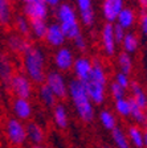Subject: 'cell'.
<instances>
[{
    "mask_svg": "<svg viewBox=\"0 0 147 148\" xmlns=\"http://www.w3.org/2000/svg\"><path fill=\"white\" fill-rule=\"evenodd\" d=\"M137 20H138V16L135 13V11L131 8V7H123V9L118 13L117 16V20L114 24L119 25L121 28H123L126 32L131 31L133 28L137 24Z\"/></svg>",
    "mask_w": 147,
    "mask_h": 148,
    "instance_id": "obj_17",
    "label": "cell"
},
{
    "mask_svg": "<svg viewBox=\"0 0 147 148\" xmlns=\"http://www.w3.org/2000/svg\"><path fill=\"white\" fill-rule=\"evenodd\" d=\"M37 95H39V99L43 103L45 107L52 108L53 106L57 103V98L56 95L52 92V90L46 86L45 83H41L39 85V91H37Z\"/></svg>",
    "mask_w": 147,
    "mask_h": 148,
    "instance_id": "obj_26",
    "label": "cell"
},
{
    "mask_svg": "<svg viewBox=\"0 0 147 148\" xmlns=\"http://www.w3.org/2000/svg\"><path fill=\"white\" fill-rule=\"evenodd\" d=\"M8 90L15 95V98L31 99L33 95V83L24 73H15L9 81Z\"/></svg>",
    "mask_w": 147,
    "mask_h": 148,
    "instance_id": "obj_3",
    "label": "cell"
},
{
    "mask_svg": "<svg viewBox=\"0 0 147 148\" xmlns=\"http://www.w3.org/2000/svg\"><path fill=\"white\" fill-rule=\"evenodd\" d=\"M13 25H15L16 33L21 34L24 37L31 36V27H29V20L24 15H17L13 18Z\"/></svg>",
    "mask_w": 147,
    "mask_h": 148,
    "instance_id": "obj_31",
    "label": "cell"
},
{
    "mask_svg": "<svg viewBox=\"0 0 147 148\" xmlns=\"http://www.w3.org/2000/svg\"><path fill=\"white\" fill-rule=\"evenodd\" d=\"M110 134H111V140H113L115 148H130L131 147L129 139H127V135H126V131L122 127L117 126L115 128L111 130Z\"/></svg>",
    "mask_w": 147,
    "mask_h": 148,
    "instance_id": "obj_27",
    "label": "cell"
},
{
    "mask_svg": "<svg viewBox=\"0 0 147 148\" xmlns=\"http://www.w3.org/2000/svg\"><path fill=\"white\" fill-rule=\"evenodd\" d=\"M44 83L52 90L57 101H62V99L68 98V81L61 71H57L56 69L46 71Z\"/></svg>",
    "mask_w": 147,
    "mask_h": 148,
    "instance_id": "obj_4",
    "label": "cell"
},
{
    "mask_svg": "<svg viewBox=\"0 0 147 148\" xmlns=\"http://www.w3.org/2000/svg\"><path fill=\"white\" fill-rule=\"evenodd\" d=\"M32 148H46V147H44L43 144H39V145H32Z\"/></svg>",
    "mask_w": 147,
    "mask_h": 148,
    "instance_id": "obj_42",
    "label": "cell"
},
{
    "mask_svg": "<svg viewBox=\"0 0 147 148\" xmlns=\"http://www.w3.org/2000/svg\"><path fill=\"white\" fill-rule=\"evenodd\" d=\"M13 74H15V68H13V64L9 58V56L7 53L0 52V83L8 89L9 81Z\"/></svg>",
    "mask_w": 147,
    "mask_h": 148,
    "instance_id": "obj_18",
    "label": "cell"
},
{
    "mask_svg": "<svg viewBox=\"0 0 147 148\" xmlns=\"http://www.w3.org/2000/svg\"><path fill=\"white\" fill-rule=\"evenodd\" d=\"M44 40H45V42L48 44L49 46H52L55 49L65 45L66 38H65L64 32H62L61 27H60V24H58L57 21H53V23H50V24H48Z\"/></svg>",
    "mask_w": 147,
    "mask_h": 148,
    "instance_id": "obj_11",
    "label": "cell"
},
{
    "mask_svg": "<svg viewBox=\"0 0 147 148\" xmlns=\"http://www.w3.org/2000/svg\"><path fill=\"white\" fill-rule=\"evenodd\" d=\"M126 135L130 142V145H133L134 148H146L147 134L144 128L137 126V124H131L126 130Z\"/></svg>",
    "mask_w": 147,
    "mask_h": 148,
    "instance_id": "obj_16",
    "label": "cell"
},
{
    "mask_svg": "<svg viewBox=\"0 0 147 148\" xmlns=\"http://www.w3.org/2000/svg\"><path fill=\"white\" fill-rule=\"evenodd\" d=\"M98 119H99L101 126L109 132L118 126V119H117L115 114L109 108H104V110L99 111L98 112Z\"/></svg>",
    "mask_w": 147,
    "mask_h": 148,
    "instance_id": "obj_24",
    "label": "cell"
},
{
    "mask_svg": "<svg viewBox=\"0 0 147 148\" xmlns=\"http://www.w3.org/2000/svg\"><path fill=\"white\" fill-rule=\"evenodd\" d=\"M32 44L29 42L27 37L21 36V34L16 33H9L8 37H7V46H8V49L11 53L13 54H24L29 48H31Z\"/></svg>",
    "mask_w": 147,
    "mask_h": 148,
    "instance_id": "obj_14",
    "label": "cell"
},
{
    "mask_svg": "<svg viewBox=\"0 0 147 148\" xmlns=\"http://www.w3.org/2000/svg\"><path fill=\"white\" fill-rule=\"evenodd\" d=\"M0 95H1V91H0Z\"/></svg>",
    "mask_w": 147,
    "mask_h": 148,
    "instance_id": "obj_44",
    "label": "cell"
},
{
    "mask_svg": "<svg viewBox=\"0 0 147 148\" xmlns=\"http://www.w3.org/2000/svg\"><path fill=\"white\" fill-rule=\"evenodd\" d=\"M101 148H113V147H110V145H102Z\"/></svg>",
    "mask_w": 147,
    "mask_h": 148,
    "instance_id": "obj_43",
    "label": "cell"
},
{
    "mask_svg": "<svg viewBox=\"0 0 147 148\" xmlns=\"http://www.w3.org/2000/svg\"><path fill=\"white\" fill-rule=\"evenodd\" d=\"M139 4V7H142V9H147V0H137Z\"/></svg>",
    "mask_w": 147,
    "mask_h": 148,
    "instance_id": "obj_40",
    "label": "cell"
},
{
    "mask_svg": "<svg viewBox=\"0 0 147 148\" xmlns=\"http://www.w3.org/2000/svg\"><path fill=\"white\" fill-rule=\"evenodd\" d=\"M129 102H130V115L129 118L134 122V124L139 127H146V123H147V114H146V110L142 107H139L131 98H129Z\"/></svg>",
    "mask_w": 147,
    "mask_h": 148,
    "instance_id": "obj_23",
    "label": "cell"
},
{
    "mask_svg": "<svg viewBox=\"0 0 147 148\" xmlns=\"http://www.w3.org/2000/svg\"><path fill=\"white\" fill-rule=\"evenodd\" d=\"M122 46V52H126L129 54H134L139 50V46H141V38L135 32L127 31L125 33V37H123L122 42L119 44Z\"/></svg>",
    "mask_w": 147,
    "mask_h": 148,
    "instance_id": "obj_21",
    "label": "cell"
},
{
    "mask_svg": "<svg viewBox=\"0 0 147 148\" xmlns=\"http://www.w3.org/2000/svg\"><path fill=\"white\" fill-rule=\"evenodd\" d=\"M12 4L11 0H0V25L8 27L12 23Z\"/></svg>",
    "mask_w": 147,
    "mask_h": 148,
    "instance_id": "obj_28",
    "label": "cell"
},
{
    "mask_svg": "<svg viewBox=\"0 0 147 148\" xmlns=\"http://www.w3.org/2000/svg\"><path fill=\"white\" fill-rule=\"evenodd\" d=\"M101 45L104 53L107 57H114L117 54V48L118 44L114 37V24L111 23H105L101 29Z\"/></svg>",
    "mask_w": 147,
    "mask_h": 148,
    "instance_id": "obj_7",
    "label": "cell"
},
{
    "mask_svg": "<svg viewBox=\"0 0 147 148\" xmlns=\"http://www.w3.org/2000/svg\"><path fill=\"white\" fill-rule=\"evenodd\" d=\"M68 98L70 99L78 119L84 123H92L95 118V106L90 101L84 82L72 78L68 82Z\"/></svg>",
    "mask_w": 147,
    "mask_h": 148,
    "instance_id": "obj_1",
    "label": "cell"
},
{
    "mask_svg": "<svg viewBox=\"0 0 147 148\" xmlns=\"http://www.w3.org/2000/svg\"><path fill=\"white\" fill-rule=\"evenodd\" d=\"M93 62L92 58H89L88 56H78L74 58L73 66H72V70H73L74 78L81 82L86 81V78L89 77L90 70H92Z\"/></svg>",
    "mask_w": 147,
    "mask_h": 148,
    "instance_id": "obj_13",
    "label": "cell"
},
{
    "mask_svg": "<svg viewBox=\"0 0 147 148\" xmlns=\"http://www.w3.org/2000/svg\"><path fill=\"white\" fill-rule=\"evenodd\" d=\"M84 86H85V90L88 92V95H89L90 101L93 102V105L94 106L104 105L107 97V85L86 79L84 82Z\"/></svg>",
    "mask_w": 147,
    "mask_h": 148,
    "instance_id": "obj_8",
    "label": "cell"
},
{
    "mask_svg": "<svg viewBox=\"0 0 147 148\" xmlns=\"http://www.w3.org/2000/svg\"><path fill=\"white\" fill-rule=\"evenodd\" d=\"M74 58H76V56H74V52L72 50V48L62 45L60 48H57L55 54H53V65H55L57 71L66 73V71L72 70Z\"/></svg>",
    "mask_w": 147,
    "mask_h": 148,
    "instance_id": "obj_6",
    "label": "cell"
},
{
    "mask_svg": "<svg viewBox=\"0 0 147 148\" xmlns=\"http://www.w3.org/2000/svg\"><path fill=\"white\" fill-rule=\"evenodd\" d=\"M125 33H126V31L123 29V28H121L119 25L114 24V37H115V41H117L118 45L122 42L123 37H125Z\"/></svg>",
    "mask_w": 147,
    "mask_h": 148,
    "instance_id": "obj_38",
    "label": "cell"
},
{
    "mask_svg": "<svg viewBox=\"0 0 147 148\" xmlns=\"http://www.w3.org/2000/svg\"><path fill=\"white\" fill-rule=\"evenodd\" d=\"M109 92H110L111 98L115 101V99H119V98H123V97H126V92H127V90H125L123 87H121L117 82H114V81H113V82L109 85Z\"/></svg>",
    "mask_w": 147,
    "mask_h": 148,
    "instance_id": "obj_33",
    "label": "cell"
},
{
    "mask_svg": "<svg viewBox=\"0 0 147 148\" xmlns=\"http://www.w3.org/2000/svg\"><path fill=\"white\" fill-rule=\"evenodd\" d=\"M6 134L8 142L16 147H21L27 143V132H25L24 122L15 116L8 119V122H7Z\"/></svg>",
    "mask_w": 147,
    "mask_h": 148,
    "instance_id": "obj_5",
    "label": "cell"
},
{
    "mask_svg": "<svg viewBox=\"0 0 147 148\" xmlns=\"http://www.w3.org/2000/svg\"><path fill=\"white\" fill-rule=\"evenodd\" d=\"M25 132H27V142H31L32 145L43 144L45 140L44 128L36 122H29L25 124Z\"/></svg>",
    "mask_w": 147,
    "mask_h": 148,
    "instance_id": "obj_19",
    "label": "cell"
},
{
    "mask_svg": "<svg viewBox=\"0 0 147 148\" xmlns=\"http://www.w3.org/2000/svg\"><path fill=\"white\" fill-rule=\"evenodd\" d=\"M73 45H74V48H76L78 52L85 53L86 49H88V40L85 38L84 34H80V36L76 37V38L73 40Z\"/></svg>",
    "mask_w": 147,
    "mask_h": 148,
    "instance_id": "obj_37",
    "label": "cell"
},
{
    "mask_svg": "<svg viewBox=\"0 0 147 148\" xmlns=\"http://www.w3.org/2000/svg\"><path fill=\"white\" fill-rule=\"evenodd\" d=\"M114 110L121 118H129L130 115V102L129 98H119L114 101Z\"/></svg>",
    "mask_w": 147,
    "mask_h": 148,
    "instance_id": "obj_32",
    "label": "cell"
},
{
    "mask_svg": "<svg viewBox=\"0 0 147 148\" xmlns=\"http://www.w3.org/2000/svg\"><path fill=\"white\" fill-rule=\"evenodd\" d=\"M138 23V28H139V32H141L142 37H146L147 34V9H142L141 15H139V18L137 20Z\"/></svg>",
    "mask_w": 147,
    "mask_h": 148,
    "instance_id": "obj_36",
    "label": "cell"
},
{
    "mask_svg": "<svg viewBox=\"0 0 147 148\" xmlns=\"http://www.w3.org/2000/svg\"><path fill=\"white\" fill-rule=\"evenodd\" d=\"M127 90H130V94H131L130 98H131L139 107L146 110L147 108V97H146V91H144L143 86H142L141 83H139L138 81H131Z\"/></svg>",
    "mask_w": 147,
    "mask_h": 148,
    "instance_id": "obj_22",
    "label": "cell"
},
{
    "mask_svg": "<svg viewBox=\"0 0 147 148\" xmlns=\"http://www.w3.org/2000/svg\"><path fill=\"white\" fill-rule=\"evenodd\" d=\"M12 112L15 118L23 120H29L33 115V106L31 101L25 98H15L12 101Z\"/></svg>",
    "mask_w": 147,
    "mask_h": 148,
    "instance_id": "obj_15",
    "label": "cell"
},
{
    "mask_svg": "<svg viewBox=\"0 0 147 148\" xmlns=\"http://www.w3.org/2000/svg\"><path fill=\"white\" fill-rule=\"evenodd\" d=\"M20 3H23V5L24 4H31V3H35V1H43V0H19Z\"/></svg>",
    "mask_w": 147,
    "mask_h": 148,
    "instance_id": "obj_41",
    "label": "cell"
},
{
    "mask_svg": "<svg viewBox=\"0 0 147 148\" xmlns=\"http://www.w3.org/2000/svg\"><path fill=\"white\" fill-rule=\"evenodd\" d=\"M114 82H117L121 87H123L125 90H127L129 89L130 82H131V78H130V75H127V74L121 73V71H117L115 77H114Z\"/></svg>",
    "mask_w": 147,
    "mask_h": 148,
    "instance_id": "obj_35",
    "label": "cell"
},
{
    "mask_svg": "<svg viewBox=\"0 0 147 148\" xmlns=\"http://www.w3.org/2000/svg\"><path fill=\"white\" fill-rule=\"evenodd\" d=\"M74 7H76L77 13L94 9V7H93V0H74Z\"/></svg>",
    "mask_w": 147,
    "mask_h": 148,
    "instance_id": "obj_34",
    "label": "cell"
},
{
    "mask_svg": "<svg viewBox=\"0 0 147 148\" xmlns=\"http://www.w3.org/2000/svg\"><path fill=\"white\" fill-rule=\"evenodd\" d=\"M125 7V0H102L101 12L105 21L114 24L117 16Z\"/></svg>",
    "mask_w": 147,
    "mask_h": 148,
    "instance_id": "obj_12",
    "label": "cell"
},
{
    "mask_svg": "<svg viewBox=\"0 0 147 148\" xmlns=\"http://www.w3.org/2000/svg\"><path fill=\"white\" fill-rule=\"evenodd\" d=\"M23 73L32 81L33 85L44 83L46 74V56L40 46L31 45L23 54Z\"/></svg>",
    "mask_w": 147,
    "mask_h": 148,
    "instance_id": "obj_2",
    "label": "cell"
},
{
    "mask_svg": "<svg viewBox=\"0 0 147 148\" xmlns=\"http://www.w3.org/2000/svg\"><path fill=\"white\" fill-rule=\"evenodd\" d=\"M43 1L49 7V8H53V9H55L56 7L60 5L62 1H65V0H43Z\"/></svg>",
    "mask_w": 147,
    "mask_h": 148,
    "instance_id": "obj_39",
    "label": "cell"
},
{
    "mask_svg": "<svg viewBox=\"0 0 147 148\" xmlns=\"http://www.w3.org/2000/svg\"><path fill=\"white\" fill-rule=\"evenodd\" d=\"M50 8L44 1H35L23 5V15L28 20H48Z\"/></svg>",
    "mask_w": 147,
    "mask_h": 148,
    "instance_id": "obj_9",
    "label": "cell"
},
{
    "mask_svg": "<svg viewBox=\"0 0 147 148\" xmlns=\"http://www.w3.org/2000/svg\"><path fill=\"white\" fill-rule=\"evenodd\" d=\"M29 27H31V36L36 40H44L46 33L48 23L46 20H29Z\"/></svg>",
    "mask_w": 147,
    "mask_h": 148,
    "instance_id": "obj_29",
    "label": "cell"
},
{
    "mask_svg": "<svg viewBox=\"0 0 147 148\" xmlns=\"http://www.w3.org/2000/svg\"><path fill=\"white\" fill-rule=\"evenodd\" d=\"M52 116L56 127L60 130H66L69 127V114H68L66 106L64 103H56L52 107Z\"/></svg>",
    "mask_w": 147,
    "mask_h": 148,
    "instance_id": "obj_20",
    "label": "cell"
},
{
    "mask_svg": "<svg viewBox=\"0 0 147 148\" xmlns=\"http://www.w3.org/2000/svg\"><path fill=\"white\" fill-rule=\"evenodd\" d=\"M55 17L58 24H69L78 21L76 7L69 1H62L60 5L55 8Z\"/></svg>",
    "mask_w": 147,
    "mask_h": 148,
    "instance_id": "obj_10",
    "label": "cell"
},
{
    "mask_svg": "<svg viewBox=\"0 0 147 148\" xmlns=\"http://www.w3.org/2000/svg\"><path fill=\"white\" fill-rule=\"evenodd\" d=\"M117 65H118V69L121 73H125L127 75L133 73V69H134V60H133V56L129 54L126 52H121L117 54Z\"/></svg>",
    "mask_w": 147,
    "mask_h": 148,
    "instance_id": "obj_25",
    "label": "cell"
},
{
    "mask_svg": "<svg viewBox=\"0 0 147 148\" xmlns=\"http://www.w3.org/2000/svg\"><path fill=\"white\" fill-rule=\"evenodd\" d=\"M60 27H61L66 40L73 41L76 37L82 34V25L80 24V21L69 23V24H60Z\"/></svg>",
    "mask_w": 147,
    "mask_h": 148,
    "instance_id": "obj_30",
    "label": "cell"
}]
</instances>
